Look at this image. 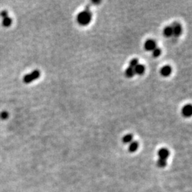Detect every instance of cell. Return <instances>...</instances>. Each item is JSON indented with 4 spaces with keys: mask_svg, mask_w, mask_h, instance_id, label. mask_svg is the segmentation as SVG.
I'll list each match as a JSON object with an SVG mask.
<instances>
[{
    "mask_svg": "<svg viewBox=\"0 0 192 192\" xmlns=\"http://www.w3.org/2000/svg\"><path fill=\"white\" fill-rule=\"evenodd\" d=\"M158 156H159V159L167 160V158L170 156V151L168 149H165V148H162L160 149L157 152Z\"/></svg>",
    "mask_w": 192,
    "mask_h": 192,
    "instance_id": "277c9868",
    "label": "cell"
},
{
    "mask_svg": "<svg viewBox=\"0 0 192 192\" xmlns=\"http://www.w3.org/2000/svg\"><path fill=\"white\" fill-rule=\"evenodd\" d=\"M92 19V14L90 11L89 7H87L84 11L78 14L77 15V22L80 25L86 26L90 24Z\"/></svg>",
    "mask_w": 192,
    "mask_h": 192,
    "instance_id": "6da1fadb",
    "label": "cell"
},
{
    "mask_svg": "<svg viewBox=\"0 0 192 192\" xmlns=\"http://www.w3.org/2000/svg\"><path fill=\"white\" fill-rule=\"evenodd\" d=\"M40 75H41V73H40L39 70H35L29 74L26 75L24 77L23 80H24V82L25 83H30L34 81L35 80L38 79L40 77Z\"/></svg>",
    "mask_w": 192,
    "mask_h": 192,
    "instance_id": "7a4b0ae2",
    "label": "cell"
},
{
    "mask_svg": "<svg viewBox=\"0 0 192 192\" xmlns=\"http://www.w3.org/2000/svg\"><path fill=\"white\" fill-rule=\"evenodd\" d=\"M138 60L137 59H133L130 62V68H135V67H136L137 65H138Z\"/></svg>",
    "mask_w": 192,
    "mask_h": 192,
    "instance_id": "2e32d148",
    "label": "cell"
},
{
    "mask_svg": "<svg viewBox=\"0 0 192 192\" xmlns=\"http://www.w3.org/2000/svg\"><path fill=\"white\" fill-rule=\"evenodd\" d=\"M0 117H1V119L3 120H6L7 117H9V114L7 112H6V111H4V112H2L0 114Z\"/></svg>",
    "mask_w": 192,
    "mask_h": 192,
    "instance_id": "e0dca14e",
    "label": "cell"
},
{
    "mask_svg": "<svg viewBox=\"0 0 192 192\" xmlns=\"http://www.w3.org/2000/svg\"><path fill=\"white\" fill-rule=\"evenodd\" d=\"M171 26H172V33H173L174 36L176 37L180 36L182 33V27H181V24L178 22H174Z\"/></svg>",
    "mask_w": 192,
    "mask_h": 192,
    "instance_id": "3957f363",
    "label": "cell"
},
{
    "mask_svg": "<svg viewBox=\"0 0 192 192\" xmlns=\"http://www.w3.org/2000/svg\"><path fill=\"white\" fill-rule=\"evenodd\" d=\"M182 114L184 117H188L191 115L192 114V107L191 105H184L182 109Z\"/></svg>",
    "mask_w": 192,
    "mask_h": 192,
    "instance_id": "8992f818",
    "label": "cell"
},
{
    "mask_svg": "<svg viewBox=\"0 0 192 192\" xmlns=\"http://www.w3.org/2000/svg\"><path fill=\"white\" fill-rule=\"evenodd\" d=\"M134 70H135V74H137V75H142V74L144 73L145 68H144V66L143 65L138 64L135 68H134Z\"/></svg>",
    "mask_w": 192,
    "mask_h": 192,
    "instance_id": "ba28073f",
    "label": "cell"
},
{
    "mask_svg": "<svg viewBox=\"0 0 192 192\" xmlns=\"http://www.w3.org/2000/svg\"><path fill=\"white\" fill-rule=\"evenodd\" d=\"M163 34L166 37H170L173 35L172 33V29L171 26H167L163 30Z\"/></svg>",
    "mask_w": 192,
    "mask_h": 192,
    "instance_id": "30bf717a",
    "label": "cell"
},
{
    "mask_svg": "<svg viewBox=\"0 0 192 192\" xmlns=\"http://www.w3.org/2000/svg\"><path fill=\"white\" fill-rule=\"evenodd\" d=\"M156 165H157V167H160V168L165 167L167 165V160L159 159L157 160V162H156Z\"/></svg>",
    "mask_w": 192,
    "mask_h": 192,
    "instance_id": "5bb4252c",
    "label": "cell"
},
{
    "mask_svg": "<svg viewBox=\"0 0 192 192\" xmlns=\"http://www.w3.org/2000/svg\"><path fill=\"white\" fill-rule=\"evenodd\" d=\"M161 55V49L159 48H155L152 51V56L154 58H157Z\"/></svg>",
    "mask_w": 192,
    "mask_h": 192,
    "instance_id": "9a60e30c",
    "label": "cell"
},
{
    "mask_svg": "<svg viewBox=\"0 0 192 192\" xmlns=\"http://www.w3.org/2000/svg\"><path fill=\"white\" fill-rule=\"evenodd\" d=\"M138 147H139L138 142H130L129 144V148H128V149H129V151H130V152H135V151H136L137 150Z\"/></svg>",
    "mask_w": 192,
    "mask_h": 192,
    "instance_id": "9c48e42d",
    "label": "cell"
},
{
    "mask_svg": "<svg viewBox=\"0 0 192 192\" xmlns=\"http://www.w3.org/2000/svg\"><path fill=\"white\" fill-rule=\"evenodd\" d=\"M0 15H1V17H2V18H4V17L8 16V12L7 10H3V11H1V13H0Z\"/></svg>",
    "mask_w": 192,
    "mask_h": 192,
    "instance_id": "ac0fdd59",
    "label": "cell"
},
{
    "mask_svg": "<svg viewBox=\"0 0 192 192\" xmlns=\"http://www.w3.org/2000/svg\"><path fill=\"white\" fill-rule=\"evenodd\" d=\"M135 70H134V68H133L128 67L125 70V75L128 78H132V77H133L135 75Z\"/></svg>",
    "mask_w": 192,
    "mask_h": 192,
    "instance_id": "4fadbf2b",
    "label": "cell"
},
{
    "mask_svg": "<svg viewBox=\"0 0 192 192\" xmlns=\"http://www.w3.org/2000/svg\"><path fill=\"white\" fill-rule=\"evenodd\" d=\"M160 73H161V75L164 77L169 76L172 73V67L170 66H164L162 68L161 70H160Z\"/></svg>",
    "mask_w": 192,
    "mask_h": 192,
    "instance_id": "52a82bcc",
    "label": "cell"
},
{
    "mask_svg": "<svg viewBox=\"0 0 192 192\" xmlns=\"http://www.w3.org/2000/svg\"><path fill=\"white\" fill-rule=\"evenodd\" d=\"M156 48V42L152 39H148L144 43V49L147 51H152Z\"/></svg>",
    "mask_w": 192,
    "mask_h": 192,
    "instance_id": "5b68a950",
    "label": "cell"
},
{
    "mask_svg": "<svg viewBox=\"0 0 192 192\" xmlns=\"http://www.w3.org/2000/svg\"><path fill=\"white\" fill-rule=\"evenodd\" d=\"M133 136L131 134H128V135H125L122 138V142L125 144H130V142H132L133 140Z\"/></svg>",
    "mask_w": 192,
    "mask_h": 192,
    "instance_id": "7c38bea8",
    "label": "cell"
},
{
    "mask_svg": "<svg viewBox=\"0 0 192 192\" xmlns=\"http://www.w3.org/2000/svg\"><path fill=\"white\" fill-rule=\"evenodd\" d=\"M12 19L10 17H4V18H2V25L5 26V27H9L12 25Z\"/></svg>",
    "mask_w": 192,
    "mask_h": 192,
    "instance_id": "8fae6325",
    "label": "cell"
}]
</instances>
